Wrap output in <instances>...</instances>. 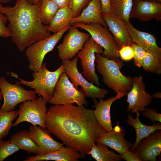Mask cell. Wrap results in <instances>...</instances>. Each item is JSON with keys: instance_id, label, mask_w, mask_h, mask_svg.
<instances>
[{"instance_id": "1", "label": "cell", "mask_w": 161, "mask_h": 161, "mask_svg": "<svg viewBox=\"0 0 161 161\" xmlns=\"http://www.w3.org/2000/svg\"><path fill=\"white\" fill-rule=\"evenodd\" d=\"M45 125L64 144L84 157L106 132L96 121L93 110L73 104L51 106L47 112Z\"/></svg>"}, {"instance_id": "2", "label": "cell", "mask_w": 161, "mask_h": 161, "mask_svg": "<svg viewBox=\"0 0 161 161\" xmlns=\"http://www.w3.org/2000/svg\"><path fill=\"white\" fill-rule=\"evenodd\" d=\"M41 1L34 4L27 0H16L14 6L0 8L9 21L8 27L12 40L21 52L51 35L48 25L41 21Z\"/></svg>"}, {"instance_id": "3", "label": "cell", "mask_w": 161, "mask_h": 161, "mask_svg": "<svg viewBox=\"0 0 161 161\" xmlns=\"http://www.w3.org/2000/svg\"><path fill=\"white\" fill-rule=\"evenodd\" d=\"M95 65L98 72L102 77V81L107 87L115 93H123L126 96L133 86L132 77L126 76L120 72L118 66L113 61L95 54Z\"/></svg>"}, {"instance_id": "4", "label": "cell", "mask_w": 161, "mask_h": 161, "mask_svg": "<svg viewBox=\"0 0 161 161\" xmlns=\"http://www.w3.org/2000/svg\"><path fill=\"white\" fill-rule=\"evenodd\" d=\"M87 31L90 36L104 49L101 55L114 61L121 69L124 66L120 59L119 51L121 47L114 40L113 36L107 28L96 23L86 24L75 23L71 25Z\"/></svg>"}, {"instance_id": "5", "label": "cell", "mask_w": 161, "mask_h": 161, "mask_svg": "<svg viewBox=\"0 0 161 161\" xmlns=\"http://www.w3.org/2000/svg\"><path fill=\"white\" fill-rule=\"evenodd\" d=\"M64 72L65 71L62 64L56 70L51 71L47 69L46 63H44L38 71L33 73V80L28 81L18 78L20 81H17L34 89L36 94L49 103L53 96L57 82Z\"/></svg>"}, {"instance_id": "6", "label": "cell", "mask_w": 161, "mask_h": 161, "mask_svg": "<svg viewBox=\"0 0 161 161\" xmlns=\"http://www.w3.org/2000/svg\"><path fill=\"white\" fill-rule=\"evenodd\" d=\"M79 60L77 55H76L72 59L63 60L62 64L65 73L74 87L78 89V86H80L86 97L91 98L95 104L98 102L96 98L99 100L104 98L108 93V91L95 85L84 78L77 68Z\"/></svg>"}, {"instance_id": "7", "label": "cell", "mask_w": 161, "mask_h": 161, "mask_svg": "<svg viewBox=\"0 0 161 161\" xmlns=\"http://www.w3.org/2000/svg\"><path fill=\"white\" fill-rule=\"evenodd\" d=\"M53 105L76 103L87 106L88 102L81 88L76 89L65 72L60 75L56 84L53 96L49 102Z\"/></svg>"}, {"instance_id": "8", "label": "cell", "mask_w": 161, "mask_h": 161, "mask_svg": "<svg viewBox=\"0 0 161 161\" xmlns=\"http://www.w3.org/2000/svg\"><path fill=\"white\" fill-rule=\"evenodd\" d=\"M70 26L71 25H69L63 30L38 41L26 49L25 55L28 60L30 70L33 72L39 70L45 55L52 50Z\"/></svg>"}, {"instance_id": "9", "label": "cell", "mask_w": 161, "mask_h": 161, "mask_svg": "<svg viewBox=\"0 0 161 161\" xmlns=\"http://www.w3.org/2000/svg\"><path fill=\"white\" fill-rule=\"evenodd\" d=\"M17 81L11 84L5 77L0 76V89L4 100L0 112L13 110L18 104L35 99L34 91L25 89Z\"/></svg>"}, {"instance_id": "10", "label": "cell", "mask_w": 161, "mask_h": 161, "mask_svg": "<svg viewBox=\"0 0 161 161\" xmlns=\"http://www.w3.org/2000/svg\"><path fill=\"white\" fill-rule=\"evenodd\" d=\"M47 103L41 96L33 100L21 103L18 110V117L13 126L16 127L22 122H26L33 126L38 125L46 129L45 122L47 110Z\"/></svg>"}, {"instance_id": "11", "label": "cell", "mask_w": 161, "mask_h": 161, "mask_svg": "<svg viewBox=\"0 0 161 161\" xmlns=\"http://www.w3.org/2000/svg\"><path fill=\"white\" fill-rule=\"evenodd\" d=\"M103 51V48L90 36L85 43L83 49L77 54L82 66L81 74L88 80L98 87L100 84L95 71V54L98 53L101 54Z\"/></svg>"}, {"instance_id": "12", "label": "cell", "mask_w": 161, "mask_h": 161, "mask_svg": "<svg viewBox=\"0 0 161 161\" xmlns=\"http://www.w3.org/2000/svg\"><path fill=\"white\" fill-rule=\"evenodd\" d=\"M68 30L62 43L57 47L59 57L62 61L72 59L90 36L89 34L80 31L74 26H70Z\"/></svg>"}, {"instance_id": "13", "label": "cell", "mask_w": 161, "mask_h": 161, "mask_svg": "<svg viewBox=\"0 0 161 161\" xmlns=\"http://www.w3.org/2000/svg\"><path fill=\"white\" fill-rule=\"evenodd\" d=\"M133 86L128 93L126 102L128 112L134 114L144 110L153 101L151 95L145 90V85L142 76L132 77Z\"/></svg>"}, {"instance_id": "14", "label": "cell", "mask_w": 161, "mask_h": 161, "mask_svg": "<svg viewBox=\"0 0 161 161\" xmlns=\"http://www.w3.org/2000/svg\"><path fill=\"white\" fill-rule=\"evenodd\" d=\"M133 152L141 161H156L161 152V130H158L142 138Z\"/></svg>"}, {"instance_id": "15", "label": "cell", "mask_w": 161, "mask_h": 161, "mask_svg": "<svg viewBox=\"0 0 161 161\" xmlns=\"http://www.w3.org/2000/svg\"><path fill=\"white\" fill-rule=\"evenodd\" d=\"M135 18L142 21L155 19L161 21V3L145 0H133L130 18Z\"/></svg>"}, {"instance_id": "16", "label": "cell", "mask_w": 161, "mask_h": 161, "mask_svg": "<svg viewBox=\"0 0 161 161\" xmlns=\"http://www.w3.org/2000/svg\"><path fill=\"white\" fill-rule=\"evenodd\" d=\"M125 132L124 128L120 127L118 122L112 130L102 134L97 140L96 143L104 144L121 154L131 150L133 144L125 139Z\"/></svg>"}, {"instance_id": "17", "label": "cell", "mask_w": 161, "mask_h": 161, "mask_svg": "<svg viewBox=\"0 0 161 161\" xmlns=\"http://www.w3.org/2000/svg\"><path fill=\"white\" fill-rule=\"evenodd\" d=\"M28 131L30 137L39 149V155L56 150L64 145L63 143L54 140L51 136L49 130L40 126H30Z\"/></svg>"}, {"instance_id": "18", "label": "cell", "mask_w": 161, "mask_h": 161, "mask_svg": "<svg viewBox=\"0 0 161 161\" xmlns=\"http://www.w3.org/2000/svg\"><path fill=\"white\" fill-rule=\"evenodd\" d=\"M102 17L113 35L114 39L120 47L130 45L132 43L125 22L112 13H101Z\"/></svg>"}, {"instance_id": "19", "label": "cell", "mask_w": 161, "mask_h": 161, "mask_svg": "<svg viewBox=\"0 0 161 161\" xmlns=\"http://www.w3.org/2000/svg\"><path fill=\"white\" fill-rule=\"evenodd\" d=\"M122 92H118L115 97L109 98L105 100L100 99L99 102L93 106L95 109L93 110L94 116L99 125L106 131L113 129L110 115V109L113 103L115 101L120 100L125 96Z\"/></svg>"}, {"instance_id": "20", "label": "cell", "mask_w": 161, "mask_h": 161, "mask_svg": "<svg viewBox=\"0 0 161 161\" xmlns=\"http://www.w3.org/2000/svg\"><path fill=\"white\" fill-rule=\"evenodd\" d=\"M124 22L132 42L141 47L146 52L161 54V48L158 46L156 38L153 35L139 30L130 21Z\"/></svg>"}, {"instance_id": "21", "label": "cell", "mask_w": 161, "mask_h": 161, "mask_svg": "<svg viewBox=\"0 0 161 161\" xmlns=\"http://www.w3.org/2000/svg\"><path fill=\"white\" fill-rule=\"evenodd\" d=\"M102 5L100 0H92L88 5L82 11L78 16L72 18L69 24L77 22L86 24L96 23L107 28V25L101 15Z\"/></svg>"}, {"instance_id": "22", "label": "cell", "mask_w": 161, "mask_h": 161, "mask_svg": "<svg viewBox=\"0 0 161 161\" xmlns=\"http://www.w3.org/2000/svg\"><path fill=\"white\" fill-rule=\"evenodd\" d=\"M84 157L82 155L75 149L70 147L61 146L59 149L49 153L35 156L27 157L24 161H77Z\"/></svg>"}, {"instance_id": "23", "label": "cell", "mask_w": 161, "mask_h": 161, "mask_svg": "<svg viewBox=\"0 0 161 161\" xmlns=\"http://www.w3.org/2000/svg\"><path fill=\"white\" fill-rule=\"evenodd\" d=\"M136 117L134 118L132 115L129 114L126 121L128 125L133 127L135 131L136 138L135 142L131 149L133 151L139 141L143 138L148 135L150 133L158 130H161V123L157 122L154 123L151 126L145 125L140 121L139 116L140 113H136Z\"/></svg>"}, {"instance_id": "24", "label": "cell", "mask_w": 161, "mask_h": 161, "mask_svg": "<svg viewBox=\"0 0 161 161\" xmlns=\"http://www.w3.org/2000/svg\"><path fill=\"white\" fill-rule=\"evenodd\" d=\"M73 15V10L69 6L59 8L48 25L49 30L55 33L63 30L69 25Z\"/></svg>"}, {"instance_id": "25", "label": "cell", "mask_w": 161, "mask_h": 161, "mask_svg": "<svg viewBox=\"0 0 161 161\" xmlns=\"http://www.w3.org/2000/svg\"><path fill=\"white\" fill-rule=\"evenodd\" d=\"M12 142L20 149L29 154H38L39 149L35 143L30 137L29 131L26 130L13 134L10 139Z\"/></svg>"}, {"instance_id": "26", "label": "cell", "mask_w": 161, "mask_h": 161, "mask_svg": "<svg viewBox=\"0 0 161 161\" xmlns=\"http://www.w3.org/2000/svg\"><path fill=\"white\" fill-rule=\"evenodd\" d=\"M106 145L96 143L93 146L88 154L97 161H119L121 160L120 154L114 153L113 151L109 150Z\"/></svg>"}, {"instance_id": "27", "label": "cell", "mask_w": 161, "mask_h": 161, "mask_svg": "<svg viewBox=\"0 0 161 161\" xmlns=\"http://www.w3.org/2000/svg\"><path fill=\"white\" fill-rule=\"evenodd\" d=\"M112 13L125 22L129 21L133 0H110Z\"/></svg>"}, {"instance_id": "28", "label": "cell", "mask_w": 161, "mask_h": 161, "mask_svg": "<svg viewBox=\"0 0 161 161\" xmlns=\"http://www.w3.org/2000/svg\"><path fill=\"white\" fill-rule=\"evenodd\" d=\"M141 67L145 71L161 74V54L146 52Z\"/></svg>"}, {"instance_id": "29", "label": "cell", "mask_w": 161, "mask_h": 161, "mask_svg": "<svg viewBox=\"0 0 161 161\" xmlns=\"http://www.w3.org/2000/svg\"><path fill=\"white\" fill-rule=\"evenodd\" d=\"M18 115V110L0 112V139L6 137L13 126V122Z\"/></svg>"}, {"instance_id": "30", "label": "cell", "mask_w": 161, "mask_h": 161, "mask_svg": "<svg viewBox=\"0 0 161 161\" xmlns=\"http://www.w3.org/2000/svg\"><path fill=\"white\" fill-rule=\"evenodd\" d=\"M59 8L51 0H41V17L42 23L45 25H48Z\"/></svg>"}, {"instance_id": "31", "label": "cell", "mask_w": 161, "mask_h": 161, "mask_svg": "<svg viewBox=\"0 0 161 161\" xmlns=\"http://www.w3.org/2000/svg\"><path fill=\"white\" fill-rule=\"evenodd\" d=\"M19 149L10 140L6 141L0 139V161H3Z\"/></svg>"}, {"instance_id": "32", "label": "cell", "mask_w": 161, "mask_h": 161, "mask_svg": "<svg viewBox=\"0 0 161 161\" xmlns=\"http://www.w3.org/2000/svg\"><path fill=\"white\" fill-rule=\"evenodd\" d=\"M92 0H71L69 7L73 12V18L79 16Z\"/></svg>"}, {"instance_id": "33", "label": "cell", "mask_w": 161, "mask_h": 161, "mask_svg": "<svg viewBox=\"0 0 161 161\" xmlns=\"http://www.w3.org/2000/svg\"><path fill=\"white\" fill-rule=\"evenodd\" d=\"M131 46L133 49L134 54L133 58L134 64L136 66L140 68L146 52L141 47L134 43H132Z\"/></svg>"}, {"instance_id": "34", "label": "cell", "mask_w": 161, "mask_h": 161, "mask_svg": "<svg viewBox=\"0 0 161 161\" xmlns=\"http://www.w3.org/2000/svg\"><path fill=\"white\" fill-rule=\"evenodd\" d=\"M157 109L146 107L142 112V115L150 119L153 123L157 122L161 123V114L157 112Z\"/></svg>"}, {"instance_id": "35", "label": "cell", "mask_w": 161, "mask_h": 161, "mask_svg": "<svg viewBox=\"0 0 161 161\" xmlns=\"http://www.w3.org/2000/svg\"><path fill=\"white\" fill-rule=\"evenodd\" d=\"M121 59L125 61H129L134 58V51L130 45L124 46L121 47L118 52Z\"/></svg>"}, {"instance_id": "36", "label": "cell", "mask_w": 161, "mask_h": 161, "mask_svg": "<svg viewBox=\"0 0 161 161\" xmlns=\"http://www.w3.org/2000/svg\"><path fill=\"white\" fill-rule=\"evenodd\" d=\"M2 6L0 3V8ZM7 21L6 16L0 11V37L7 38L11 36L10 30L6 26Z\"/></svg>"}, {"instance_id": "37", "label": "cell", "mask_w": 161, "mask_h": 161, "mask_svg": "<svg viewBox=\"0 0 161 161\" xmlns=\"http://www.w3.org/2000/svg\"><path fill=\"white\" fill-rule=\"evenodd\" d=\"M120 157L121 160L126 161H141L138 156L131 150L120 154Z\"/></svg>"}, {"instance_id": "38", "label": "cell", "mask_w": 161, "mask_h": 161, "mask_svg": "<svg viewBox=\"0 0 161 161\" xmlns=\"http://www.w3.org/2000/svg\"><path fill=\"white\" fill-rule=\"evenodd\" d=\"M102 5V13H111L110 0H100Z\"/></svg>"}, {"instance_id": "39", "label": "cell", "mask_w": 161, "mask_h": 161, "mask_svg": "<svg viewBox=\"0 0 161 161\" xmlns=\"http://www.w3.org/2000/svg\"><path fill=\"white\" fill-rule=\"evenodd\" d=\"M55 2L60 8L69 6L71 0H51Z\"/></svg>"}, {"instance_id": "40", "label": "cell", "mask_w": 161, "mask_h": 161, "mask_svg": "<svg viewBox=\"0 0 161 161\" xmlns=\"http://www.w3.org/2000/svg\"><path fill=\"white\" fill-rule=\"evenodd\" d=\"M152 98H161V93L160 92H155L154 94L151 95Z\"/></svg>"}, {"instance_id": "41", "label": "cell", "mask_w": 161, "mask_h": 161, "mask_svg": "<svg viewBox=\"0 0 161 161\" xmlns=\"http://www.w3.org/2000/svg\"><path fill=\"white\" fill-rule=\"evenodd\" d=\"M13 0H0V3H7Z\"/></svg>"}, {"instance_id": "42", "label": "cell", "mask_w": 161, "mask_h": 161, "mask_svg": "<svg viewBox=\"0 0 161 161\" xmlns=\"http://www.w3.org/2000/svg\"><path fill=\"white\" fill-rule=\"evenodd\" d=\"M41 0H32V3H33V4H35L37 3L39 1Z\"/></svg>"}, {"instance_id": "43", "label": "cell", "mask_w": 161, "mask_h": 161, "mask_svg": "<svg viewBox=\"0 0 161 161\" xmlns=\"http://www.w3.org/2000/svg\"><path fill=\"white\" fill-rule=\"evenodd\" d=\"M2 98L3 97L1 94V92H0V101L2 100Z\"/></svg>"}, {"instance_id": "44", "label": "cell", "mask_w": 161, "mask_h": 161, "mask_svg": "<svg viewBox=\"0 0 161 161\" xmlns=\"http://www.w3.org/2000/svg\"><path fill=\"white\" fill-rule=\"evenodd\" d=\"M29 2L33 4L32 3V0H27Z\"/></svg>"}, {"instance_id": "45", "label": "cell", "mask_w": 161, "mask_h": 161, "mask_svg": "<svg viewBox=\"0 0 161 161\" xmlns=\"http://www.w3.org/2000/svg\"><path fill=\"white\" fill-rule=\"evenodd\" d=\"M147 0V1H157L156 0Z\"/></svg>"}, {"instance_id": "46", "label": "cell", "mask_w": 161, "mask_h": 161, "mask_svg": "<svg viewBox=\"0 0 161 161\" xmlns=\"http://www.w3.org/2000/svg\"><path fill=\"white\" fill-rule=\"evenodd\" d=\"M157 1L161 2V0H156Z\"/></svg>"}]
</instances>
